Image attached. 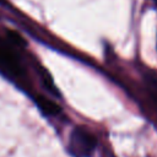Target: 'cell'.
<instances>
[{
    "label": "cell",
    "instance_id": "1",
    "mask_svg": "<svg viewBox=\"0 0 157 157\" xmlns=\"http://www.w3.org/2000/svg\"><path fill=\"white\" fill-rule=\"evenodd\" d=\"M97 146L96 137L85 128L78 126L72 130L69 141V150L76 157H88Z\"/></svg>",
    "mask_w": 157,
    "mask_h": 157
},
{
    "label": "cell",
    "instance_id": "2",
    "mask_svg": "<svg viewBox=\"0 0 157 157\" xmlns=\"http://www.w3.org/2000/svg\"><path fill=\"white\" fill-rule=\"evenodd\" d=\"M0 70L11 77L22 80L25 77V70L11 47V43H4L0 40Z\"/></svg>",
    "mask_w": 157,
    "mask_h": 157
},
{
    "label": "cell",
    "instance_id": "3",
    "mask_svg": "<svg viewBox=\"0 0 157 157\" xmlns=\"http://www.w3.org/2000/svg\"><path fill=\"white\" fill-rule=\"evenodd\" d=\"M36 103L38 105V108L47 115H50V117H55V115H59L60 112H61V108L60 105H58L55 102H53L52 99L44 97V96H38L36 97Z\"/></svg>",
    "mask_w": 157,
    "mask_h": 157
},
{
    "label": "cell",
    "instance_id": "4",
    "mask_svg": "<svg viewBox=\"0 0 157 157\" xmlns=\"http://www.w3.org/2000/svg\"><path fill=\"white\" fill-rule=\"evenodd\" d=\"M7 38H9V42L12 44V45H16V47H25V40L20 37V34H17L16 32L13 31H7Z\"/></svg>",
    "mask_w": 157,
    "mask_h": 157
}]
</instances>
